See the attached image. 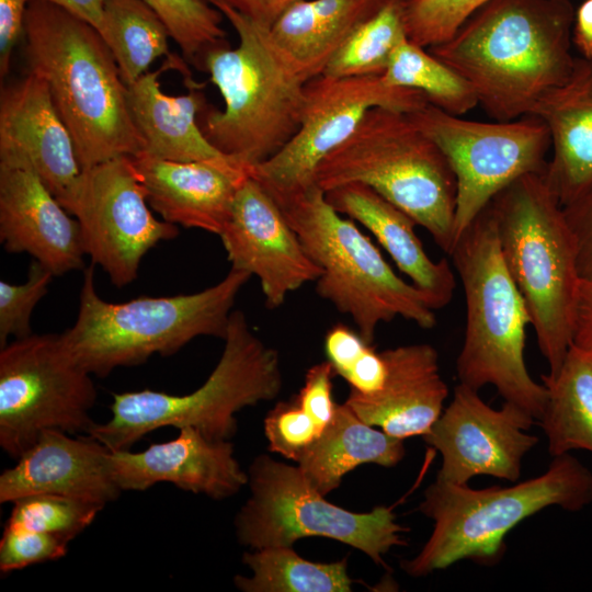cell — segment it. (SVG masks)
<instances>
[{"label":"cell","instance_id":"6da1fadb","mask_svg":"<svg viewBox=\"0 0 592 592\" xmlns=\"http://www.w3.org/2000/svg\"><path fill=\"white\" fill-rule=\"evenodd\" d=\"M574 12L570 0H490L426 49L471 86L489 117L516 119L569 78Z\"/></svg>","mask_w":592,"mask_h":592},{"label":"cell","instance_id":"7a4b0ae2","mask_svg":"<svg viewBox=\"0 0 592 592\" xmlns=\"http://www.w3.org/2000/svg\"><path fill=\"white\" fill-rule=\"evenodd\" d=\"M23 33L29 71L47 86L81 169L143 153L127 84L100 33L43 0L30 1Z\"/></svg>","mask_w":592,"mask_h":592},{"label":"cell","instance_id":"3957f363","mask_svg":"<svg viewBox=\"0 0 592 592\" xmlns=\"http://www.w3.org/2000/svg\"><path fill=\"white\" fill-rule=\"evenodd\" d=\"M238 35L205 53L200 69L209 73L224 109L206 110L200 125L208 141L248 170L276 155L299 128L306 82L274 43L270 29L236 10L212 3Z\"/></svg>","mask_w":592,"mask_h":592},{"label":"cell","instance_id":"277c9868","mask_svg":"<svg viewBox=\"0 0 592 592\" xmlns=\"http://www.w3.org/2000/svg\"><path fill=\"white\" fill-rule=\"evenodd\" d=\"M449 255L466 304L464 341L456 360L459 383L477 390L491 385L504 401L539 421L547 388L532 378L525 363L531 319L503 261L488 206L457 239Z\"/></svg>","mask_w":592,"mask_h":592},{"label":"cell","instance_id":"5b68a950","mask_svg":"<svg viewBox=\"0 0 592 592\" xmlns=\"http://www.w3.org/2000/svg\"><path fill=\"white\" fill-rule=\"evenodd\" d=\"M250 277L231 269L217 284L193 294L109 303L96 293L91 263L83 269L77 319L60 337L83 369L105 377L153 354L172 355L201 335L224 339L237 295Z\"/></svg>","mask_w":592,"mask_h":592},{"label":"cell","instance_id":"8992f818","mask_svg":"<svg viewBox=\"0 0 592 592\" xmlns=\"http://www.w3.org/2000/svg\"><path fill=\"white\" fill-rule=\"evenodd\" d=\"M592 502V473L570 453L553 457L547 470L509 487L474 489L436 479L425 489L419 511L434 522L430 538L401 569L413 578L468 559L499 561L505 535L548 508L577 512Z\"/></svg>","mask_w":592,"mask_h":592},{"label":"cell","instance_id":"52a82bcc","mask_svg":"<svg viewBox=\"0 0 592 592\" xmlns=\"http://www.w3.org/2000/svg\"><path fill=\"white\" fill-rule=\"evenodd\" d=\"M505 266L525 303L549 375L572 342L580 275L574 239L545 171L525 174L488 204Z\"/></svg>","mask_w":592,"mask_h":592},{"label":"cell","instance_id":"ba28073f","mask_svg":"<svg viewBox=\"0 0 592 592\" xmlns=\"http://www.w3.org/2000/svg\"><path fill=\"white\" fill-rule=\"evenodd\" d=\"M321 270L317 294L351 318L373 344L378 326L401 317L423 329L437 320L426 295L401 278L355 221L335 210L317 184L271 195Z\"/></svg>","mask_w":592,"mask_h":592},{"label":"cell","instance_id":"9c48e42d","mask_svg":"<svg viewBox=\"0 0 592 592\" xmlns=\"http://www.w3.org/2000/svg\"><path fill=\"white\" fill-rule=\"evenodd\" d=\"M221 356L205 383L186 395L144 389L113 395L112 417L94 423L88 435L111 451L130 449L146 434L164 426H192L213 441L237 432L235 414L272 400L282 389L280 355L250 328L244 314L231 312Z\"/></svg>","mask_w":592,"mask_h":592},{"label":"cell","instance_id":"30bf717a","mask_svg":"<svg viewBox=\"0 0 592 592\" xmlns=\"http://www.w3.org/2000/svg\"><path fill=\"white\" fill-rule=\"evenodd\" d=\"M352 182L372 187L403 210L451 254L456 178L440 147L407 114L371 109L316 172V184L325 192Z\"/></svg>","mask_w":592,"mask_h":592},{"label":"cell","instance_id":"8fae6325","mask_svg":"<svg viewBox=\"0 0 592 592\" xmlns=\"http://www.w3.org/2000/svg\"><path fill=\"white\" fill-rule=\"evenodd\" d=\"M248 477L251 494L235 517V530L238 542L251 549L292 546L299 538L320 536L350 545L387 567L384 556L407 545L402 534L409 528L396 521L391 508L355 513L334 505L298 466L259 455Z\"/></svg>","mask_w":592,"mask_h":592},{"label":"cell","instance_id":"7c38bea8","mask_svg":"<svg viewBox=\"0 0 592 592\" xmlns=\"http://www.w3.org/2000/svg\"><path fill=\"white\" fill-rule=\"evenodd\" d=\"M91 374L60 334H31L0 350V446L18 459L49 429L88 434L96 399Z\"/></svg>","mask_w":592,"mask_h":592},{"label":"cell","instance_id":"4fadbf2b","mask_svg":"<svg viewBox=\"0 0 592 592\" xmlns=\"http://www.w3.org/2000/svg\"><path fill=\"white\" fill-rule=\"evenodd\" d=\"M407 115L440 147L455 174V242L500 191L525 174L546 170L551 138L536 115L478 122L430 103Z\"/></svg>","mask_w":592,"mask_h":592},{"label":"cell","instance_id":"5bb4252c","mask_svg":"<svg viewBox=\"0 0 592 592\" xmlns=\"http://www.w3.org/2000/svg\"><path fill=\"white\" fill-rule=\"evenodd\" d=\"M59 203L78 220L86 255L118 288L137 278L150 249L179 234L151 213L132 157L83 169Z\"/></svg>","mask_w":592,"mask_h":592},{"label":"cell","instance_id":"9a60e30c","mask_svg":"<svg viewBox=\"0 0 592 592\" xmlns=\"http://www.w3.org/2000/svg\"><path fill=\"white\" fill-rule=\"evenodd\" d=\"M305 105L299 128L272 158L249 169L271 195L316 184L321 161L348 140L365 114L384 107L405 114L425 104L417 90L386 84L382 75L349 78L316 77L305 84Z\"/></svg>","mask_w":592,"mask_h":592},{"label":"cell","instance_id":"2e32d148","mask_svg":"<svg viewBox=\"0 0 592 592\" xmlns=\"http://www.w3.org/2000/svg\"><path fill=\"white\" fill-rule=\"evenodd\" d=\"M534 422L521 407L504 401L493 409L479 390L459 383L448 406L423 435L442 456L436 479L466 485L476 476H491L515 482L523 457L538 443L537 436L527 433Z\"/></svg>","mask_w":592,"mask_h":592},{"label":"cell","instance_id":"e0dca14e","mask_svg":"<svg viewBox=\"0 0 592 592\" xmlns=\"http://www.w3.org/2000/svg\"><path fill=\"white\" fill-rule=\"evenodd\" d=\"M219 237L231 269L258 277L270 309L321 275L275 200L250 174L237 191Z\"/></svg>","mask_w":592,"mask_h":592},{"label":"cell","instance_id":"ac0fdd59","mask_svg":"<svg viewBox=\"0 0 592 592\" xmlns=\"http://www.w3.org/2000/svg\"><path fill=\"white\" fill-rule=\"evenodd\" d=\"M31 163L0 153V241L7 252L27 253L56 275L84 269L81 230Z\"/></svg>","mask_w":592,"mask_h":592},{"label":"cell","instance_id":"d6986e66","mask_svg":"<svg viewBox=\"0 0 592 592\" xmlns=\"http://www.w3.org/2000/svg\"><path fill=\"white\" fill-rule=\"evenodd\" d=\"M127 88L133 118L145 143L143 153L181 162L234 161L208 141L197 123L207 102L203 84L193 80L181 57L167 56L162 67L147 71Z\"/></svg>","mask_w":592,"mask_h":592},{"label":"cell","instance_id":"ffe728a7","mask_svg":"<svg viewBox=\"0 0 592 592\" xmlns=\"http://www.w3.org/2000/svg\"><path fill=\"white\" fill-rule=\"evenodd\" d=\"M179 430L175 439L152 443L141 452L111 451V471L122 491H144L170 482L223 500L248 483V474L236 459L230 441L209 440L192 426Z\"/></svg>","mask_w":592,"mask_h":592},{"label":"cell","instance_id":"44dd1931","mask_svg":"<svg viewBox=\"0 0 592 592\" xmlns=\"http://www.w3.org/2000/svg\"><path fill=\"white\" fill-rule=\"evenodd\" d=\"M43 431L36 442L0 475V502L54 493L105 506L123 492L115 482L111 449L84 434Z\"/></svg>","mask_w":592,"mask_h":592},{"label":"cell","instance_id":"7402d4cb","mask_svg":"<svg viewBox=\"0 0 592 592\" xmlns=\"http://www.w3.org/2000/svg\"><path fill=\"white\" fill-rule=\"evenodd\" d=\"M0 153L24 157L58 202L82 171L71 134L33 72L1 89Z\"/></svg>","mask_w":592,"mask_h":592},{"label":"cell","instance_id":"603a6c76","mask_svg":"<svg viewBox=\"0 0 592 592\" xmlns=\"http://www.w3.org/2000/svg\"><path fill=\"white\" fill-rule=\"evenodd\" d=\"M380 353L386 366L380 388L371 395L350 390L344 403L362 421L394 437L423 436L440 418L448 396L437 351L417 343Z\"/></svg>","mask_w":592,"mask_h":592},{"label":"cell","instance_id":"cb8c5ba5","mask_svg":"<svg viewBox=\"0 0 592 592\" xmlns=\"http://www.w3.org/2000/svg\"><path fill=\"white\" fill-rule=\"evenodd\" d=\"M132 159L149 206L163 220L218 236L240 184L250 174L234 161L181 162L146 153Z\"/></svg>","mask_w":592,"mask_h":592},{"label":"cell","instance_id":"d4e9b609","mask_svg":"<svg viewBox=\"0 0 592 592\" xmlns=\"http://www.w3.org/2000/svg\"><path fill=\"white\" fill-rule=\"evenodd\" d=\"M325 193L335 210L372 232L399 271L426 295L434 310L449 304L456 287L454 272L445 259L434 261L428 255L415 234L418 224L413 218L360 182Z\"/></svg>","mask_w":592,"mask_h":592},{"label":"cell","instance_id":"484cf974","mask_svg":"<svg viewBox=\"0 0 592 592\" xmlns=\"http://www.w3.org/2000/svg\"><path fill=\"white\" fill-rule=\"evenodd\" d=\"M550 133L545 175L561 206L592 184V59L576 57L569 78L548 91L532 113Z\"/></svg>","mask_w":592,"mask_h":592},{"label":"cell","instance_id":"4316f807","mask_svg":"<svg viewBox=\"0 0 592 592\" xmlns=\"http://www.w3.org/2000/svg\"><path fill=\"white\" fill-rule=\"evenodd\" d=\"M387 0H300L271 26V36L305 82L323 73L353 30Z\"/></svg>","mask_w":592,"mask_h":592},{"label":"cell","instance_id":"83f0119b","mask_svg":"<svg viewBox=\"0 0 592 592\" xmlns=\"http://www.w3.org/2000/svg\"><path fill=\"white\" fill-rule=\"evenodd\" d=\"M403 440L362 421L345 403L338 405L333 420L297 462L308 481L323 496L342 478L364 464L394 467L403 457Z\"/></svg>","mask_w":592,"mask_h":592},{"label":"cell","instance_id":"f1b7e54d","mask_svg":"<svg viewBox=\"0 0 592 592\" xmlns=\"http://www.w3.org/2000/svg\"><path fill=\"white\" fill-rule=\"evenodd\" d=\"M540 378L547 401L539 421L549 454L592 453V354L571 345L558 372Z\"/></svg>","mask_w":592,"mask_h":592},{"label":"cell","instance_id":"f546056e","mask_svg":"<svg viewBox=\"0 0 592 592\" xmlns=\"http://www.w3.org/2000/svg\"><path fill=\"white\" fill-rule=\"evenodd\" d=\"M335 372L328 361L312 365L298 394L277 402L264 419L269 449L298 462L329 426L338 403L333 399Z\"/></svg>","mask_w":592,"mask_h":592},{"label":"cell","instance_id":"4dcf8cb0","mask_svg":"<svg viewBox=\"0 0 592 592\" xmlns=\"http://www.w3.org/2000/svg\"><path fill=\"white\" fill-rule=\"evenodd\" d=\"M251 577L237 574L234 583L242 592H350L353 583L346 559L314 562L292 546H270L242 555Z\"/></svg>","mask_w":592,"mask_h":592},{"label":"cell","instance_id":"1f68e13d","mask_svg":"<svg viewBox=\"0 0 592 592\" xmlns=\"http://www.w3.org/2000/svg\"><path fill=\"white\" fill-rule=\"evenodd\" d=\"M98 32L127 86L145 75L158 58L170 55L167 26L141 0H104Z\"/></svg>","mask_w":592,"mask_h":592},{"label":"cell","instance_id":"d6a6232c","mask_svg":"<svg viewBox=\"0 0 592 592\" xmlns=\"http://www.w3.org/2000/svg\"><path fill=\"white\" fill-rule=\"evenodd\" d=\"M383 81L423 93L428 102L462 116L478 105L471 86L426 48L405 38L394 50Z\"/></svg>","mask_w":592,"mask_h":592},{"label":"cell","instance_id":"836d02e7","mask_svg":"<svg viewBox=\"0 0 592 592\" xmlns=\"http://www.w3.org/2000/svg\"><path fill=\"white\" fill-rule=\"evenodd\" d=\"M405 38L403 0H387L377 12L353 30L330 59L322 76H380L394 50Z\"/></svg>","mask_w":592,"mask_h":592},{"label":"cell","instance_id":"e575fe53","mask_svg":"<svg viewBox=\"0 0 592 592\" xmlns=\"http://www.w3.org/2000/svg\"><path fill=\"white\" fill-rule=\"evenodd\" d=\"M162 20L185 59L200 68L206 52L227 43L223 14L208 0H141Z\"/></svg>","mask_w":592,"mask_h":592},{"label":"cell","instance_id":"d590c367","mask_svg":"<svg viewBox=\"0 0 592 592\" xmlns=\"http://www.w3.org/2000/svg\"><path fill=\"white\" fill-rule=\"evenodd\" d=\"M5 525L73 539L103 506L54 493L22 497L14 502Z\"/></svg>","mask_w":592,"mask_h":592},{"label":"cell","instance_id":"8d00e7d4","mask_svg":"<svg viewBox=\"0 0 592 592\" xmlns=\"http://www.w3.org/2000/svg\"><path fill=\"white\" fill-rule=\"evenodd\" d=\"M323 344L327 361L350 385V390L371 395L380 388L386 374L385 361L357 330L337 323L327 331Z\"/></svg>","mask_w":592,"mask_h":592},{"label":"cell","instance_id":"74e56055","mask_svg":"<svg viewBox=\"0 0 592 592\" xmlns=\"http://www.w3.org/2000/svg\"><path fill=\"white\" fill-rule=\"evenodd\" d=\"M488 1L490 0H403L407 38L423 48L444 43Z\"/></svg>","mask_w":592,"mask_h":592},{"label":"cell","instance_id":"f35d334b","mask_svg":"<svg viewBox=\"0 0 592 592\" xmlns=\"http://www.w3.org/2000/svg\"><path fill=\"white\" fill-rule=\"evenodd\" d=\"M53 276L52 271L33 259L25 283L0 281V348L8 344L10 337L22 339L32 334V312L47 294Z\"/></svg>","mask_w":592,"mask_h":592},{"label":"cell","instance_id":"ab89813d","mask_svg":"<svg viewBox=\"0 0 592 592\" xmlns=\"http://www.w3.org/2000/svg\"><path fill=\"white\" fill-rule=\"evenodd\" d=\"M71 539L5 525L0 540V570L8 573L66 556Z\"/></svg>","mask_w":592,"mask_h":592},{"label":"cell","instance_id":"60d3db41","mask_svg":"<svg viewBox=\"0 0 592 592\" xmlns=\"http://www.w3.org/2000/svg\"><path fill=\"white\" fill-rule=\"evenodd\" d=\"M562 209L574 239L580 278L592 280V184Z\"/></svg>","mask_w":592,"mask_h":592},{"label":"cell","instance_id":"b9f144b4","mask_svg":"<svg viewBox=\"0 0 592 592\" xmlns=\"http://www.w3.org/2000/svg\"><path fill=\"white\" fill-rule=\"evenodd\" d=\"M31 0H0V75L10 70L13 49L24 31L26 9Z\"/></svg>","mask_w":592,"mask_h":592},{"label":"cell","instance_id":"7bdbcfd3","mask_svg":"<svg viewBox=\"0 0 592 592\" xmlns=\"http://www.w3.org/2000/svg\"><path fill=\"white\" fill-rule=\"evenodd\" d=\"M571 345L592 354V280L579 281L573 308Z\"/></svg>","mask_w":592,"mask_h":592},{"label":"cell","instance_id":"ee69618b","mask_svg":"<svg viewBox=\"0 0 592 592\" xmlns=\"http://www.w3.org/2000/svg\"><path fill=\"white\" fill-rule=\"evenodd\" d=\"M223 3L254 23L271 29L276 20L293 4L300 0H208Z\"/></svg>","mask_w":592,"mask_h":592},{"label":"cell","instance_id":"f6af8a7d","mask_svg":"<svg viewBox=\"0 0 592 592\" xmlns=\"http://www.w3.org/2000/svg\"><path fill=\"white\" fill-rule=\"evenodd\" d=\"M572 43L581 57L592 59V0H584L574 12Z\"/></svg>","mask_w":592,"mask_h":592},{"label":"cell","instance_id":"bcb514c9","mask_svg":"<svg viewBox=\"0 0 592 592\" xmlns=\"http://www.w3.org/2000/svg\"><path fill=\"white\" fill-rule=\"evenodd\" d=\"M56 4L100 30L103 21L104 0H43Z\"/></svg>","mask_w":592,"mask_h":592}]
</instances>
